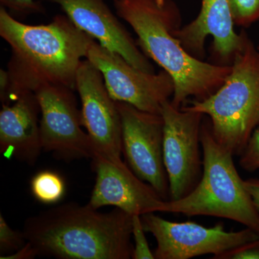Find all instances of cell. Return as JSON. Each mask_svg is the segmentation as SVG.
Segmentation results:
<instances>
[{
	"mask_svg": "<svg viewBox=\"0 0 259 259\" xmlns=\"http://www.w3.org/2000/svg\"><path fill=\"white\" fill-rule=\"evenodd\" d=\"M0 36L11 48L7 66L8 105L23 94L35 93L44 85L76 90L78 69L95 40L66 15H56L46 25H28L15 19L3 6Z\"/></svg>",
	"mask_w": 259,
	"mask_h": 259,
	"instance_id": "1",
	"label": "cell"
},
{
	"mask_svg": "<svg viewBox=\"0 0 259 259\" xmlns=\"http://www.w3.org/2000/svg\"><path fill=\"white\" fill-rule=\"evenodd\" d=\"M132 214L101 212L68 202L28 218L23 233L37 256L59 259L132 258Z\"/></svg>",
	"mask_w": 259,
	"mask_h": 259,
	"instance_id": "2",
	"label": "cell"
},
{
	"mask_svg": "<svg viewBox=\"0 0 259 259\" xmlns=\"http://www.w3.org/2000/svg\"><path fill=\"white\" fill-rule=\"evenodd\" d=\"M116 14L132 27L137 44L148 58L175 81L174 106L181 108L189 97L203 100L222 86L231 65H215L194 57L175 35L181 16L171 0H113Z\"/></svg>",
	"mask_w": 259,
	"mask_h": 259,
	"instance_id": "3",
	"label": "cell"
},
{
	"mask_svg": "<svg viewBox=\"0 0 259 259\" xmlns=\"http://www.w3.org/2000/svg\"><path fill=\"white\" fill-rule=\"evenodd\" d=\"M200 139L203 156L200 182L184 198L166 201L163 212L226 218L259 234V212L238 175L234 156L214 139L207 116L202 120Z\"/></svg>",
	"mask_w": 259,
	"mask_h": 259,
	"instance_id": "4",
	"label": "cell"
},
{
	"mask_svg": "<svg viewBox=\"0 0 259 259\" xmlns=\"http://www.w3.org/2000/svg\"><path fill=\"white\" fill-rule=\"evenodd\" d=\"M217 91L181 108L209 117L213 136L233 156H241L259 125V50L247 37Z\"/></svg>",
	"mask_w": 259,
	"mask_h": 259,
	"instance_id": "5",
	"label": "cell"
},
{
	"mask_svg": "<svg viewBox=\"0 0 259 259\" xmlns=\"http://www.w3.org/2000/svg\"><path fill=\"white\" fill-rule=\"evenodd\" d=\"M163 155L168 183L169 200L190 194L203 173L200 133L204 117L201 112L174 106L171 100L162 105Z\"/></svg>",
	"mask_w": 259,
	"mask_h": 259,
	"instance_id": "6",
	"label": "cell"
},
{
	"mask_svg": "<svg viewBox=\"0 0 259 259\" xmlns=\"http://www.w3.org/2000/svg\"><path fill=\"white\" fill-rule=\"evenodd\" d=\"M86 59L101 72L109 94L115 101L161 115L162 105L175 93V81L165 70L158 74L141 71L97 40L89 48Z\"/></svg>",
	"mask_w": 259,
	"mask_h": 259,
	"instance_id": "7",
	"label": "cell"
},
{
	"mask_svg": "<svg viewBox=\"0 0 259 259\" xmlns=\"http://www.w3.org/2000/svg\"><path fill=\"white\" fill-rule=\"evenodd\" d=\"M141 220L145 231L156 238L155 259H190L207 254L215 256L259 238L258 233L248 228L228 232L223 223L208 228L190 221L171 222L154 212L142 214Z\"/></svg>",
	"mask_w": 259,
	"mask_h": 259,
	"instance_id": "8",
	"label": "cell"
},
{
	"mask_svg": "<svg viewBox=\"0 0 259 259\" xmlns=\"http://www.w3.org/2000/svg\"><path fill=\"white\" fill-rule=\"evenodd\" d=\"M74 90L63 85L47 84L35 92L41 115L42 151L64 161L92 159L95 152L88 133L81 128V110Z\"/></svg>",
	"mask_w": 259,
	"mask_h": 259,
	"instance_id": "9",
	"label": "cell"
},
{
	"mask_svg": "<svg viewBox=\"0 0 259 259\" xmlns=\"http://www.w3.org/2000/svg\"><path fill=\"white\" fill-rule=\"evenodd\" d=\"M122 121V153L131 169L169 200V183L163 162V117L117 102Z\"/></svg>",
	"mask_w": 259,
	"mask_h": 259,
	"instance_id": "10",
	"label": "cell"
},
{
	"mask_svg": "<svg viewBox=\"0 0 259 259\" xmlns=\"http://www.w3.org/2000/svg\"><path fill=\"white\" fill-rule=\"evenodd\" d=\"M76 90L81 100V124L95 151L112 159L121 158L120 112L109 94L101 72L88 59L81 61L78 69Z\"/></svg>",
	"mask_w": 259,
	"mask_h": 259,
	"instance_id": "11",
	"label": "cell"
},
{
	"mask_svg": "<svg viewBox=\"0 0 259 259\" xmlns=\"http://www.w3.org/2000/svg\"><path fill=\"white\" fill-rule=\"evenodd\" d=\"M93 168L96 181L89 204L99 209L114 206L135 215L163 212L164 200L154 188L136 176L121 158L112 159L95 151Z\"/></svg>",
	"mask_w": 259,
	"mask_h": 259,
	"instance_id": "12",
	"label": "cell"
},
{
	"mask_svg": "<svg viewBox=\"0 0 259 259\" xmlns=\"http://www.w3.org/2000/svg\"><path fill=\"white\" fill-rule=\"evenodd\" d=\"M59 5L80 30L102 47L123 57L141 71L154 73V68L113 14L105 0H44Z\"/></svg>",
	"mask_w": 259,
	"mask_h": 259,
	"instance_id": "13",
	"label": "cell"
},
{
	"mask_svg": "<svg viewBox=\"0 0 259 259\" xmlns=\"http://www.w3.org/2000/svg\"><path fill=\"white\" fill-rule=\"evenodd\" d=\"M234 25L229 0H202L198 16L175 33L186 50L199 59L204 55L206 39L211 35L214 54L223 65H228L248 37L244 31L236 33Z\"/></svg>",
	"mask_w": 259,
	"mask_h": 259,
	"instance_id": "14",
	"label": "cell"
},
{
	"mask_svg": "<svg viewBox=\"0 0 259 259\" xmlns=\"http://www.w3.org/2000/svg\"><path fill=\"white\" fill-rule=\"evenodd\" d=\"M40 105L35 93L18 97L13 104H3L0 111V153L33 166L42 151Z\"/></svg>",
	"mask_w": 259,
	"mask_h": 259,
	"instance_id": "15",
	"label": "cell"
},
{
	"mask_svg": "<svg viewBox=\"0 0 259 259\" xmlns=\"http://www.w3.org/2000/svg\"><path fill=\"white\" fill-rule=\"evenodd\" d=\"M30 188L37 201L48 204L57 203L66 192L64 179L50 170L38 172L32 177Z\"/></svg>",
	"mask_w": 259,
	"mask_h": 259,
	"instance_id": "16",
	"label": "cell"
},
{
	"mask_svg": "<svg viewBox=\"0 0 259 259\" xmlns=\"http://www.w3.org/2000/svg\"><path fill=\"white\" fill-rule=\"evenodd\" d=\"M233 23L249 26L259 20V0H229Z\"/></svg>",
	"mask_w": 259,
	"mask_h": 259,
	"instance_id": "17",
	"label": "cell"
},
{
	"mask_svg": "<svg viewBox=\"0 0 259 259\" xmlns=\"http://www.w3.org/2000/svg\"><path fill=\"white\" fill-rule=\"evenodd\" d=\"M26 243L23 232L13 230L0 214V257L15 253Z\"/></svg>",
	"mask_w": 259,
	"mask_h": 259,
	"instance_id": "18",
	"label": "cell"
},
{
	"mask_svg": "<svg viewBox=\"0 0 259 259\" xmlns=\"http://www.w3.org/2000/svg\"><path fill=\"white\" fill-rule=\"evenodd\" d=\"M141 215L135 214L132 219V236L134 240L132 258L155 259L154 253L148 245Z\"/></svg>",
	"mask_w": 259,
	"mask_h": 259,
	"instance_id": "19",
	"label": "cell"
},
{
	"mask_svg": "<svg viewBox=\"0 0 259 259\" xmlns=\"http://www.w3.org/2000/svg\"><path fill=\"white\" fill-rule=\"evenodd\" d=\"M240 156L239 164L244 171L254 172L259 169V125L253 131Z\"/></svg>",
	"mask_w": 259,
	"mask_h": 259,
	"instance_id": "20",
	"label": "cell"
},
{
	"mask_svg": "<svg viewBox=\"0 0 259 259\" xmlns=\"http://www.w3.org/2000/svg\"><path fill=\"white\" fill-rule=\"evenodd\" d=\"M1 6L19 16L45 13V9L40 2L35 0H0Z\"/></svg>",
	"mask_w": 259,
	"mask_h": 259,
	"instance_id": "21",
	"label": "cell"
},
{
	"mask_svg": "<svg viewBox=\"0 0 259 259\" xmlns=\"http://www.w3.org/2000/svg\"><path fill=\"white\" fill-rule=\"evenodd\" d=\"M212 259H259V238L212 256Z\"/></svg>",
	"mask_w": 259,
	"mask_h": 259,
	"instance_id": "22",
	"label": "cell"
},
{
	"mask_svg": "<svg viewBox=\"0 0 259 259\" xmlns=\"http://www.w3.org/2000/svg\"><path fill=\"white\" fill-rule=\"evenodd\" d=\"M37 256L36 250L30 243L27 242L20 249L12 254L0 257L1 259H32Z\"/></svg>",
	"mask_w": 259,
	"mask_h": 259,
	"instance_id": "23",
	"label": "cell"
},
{
	"mask_svg": "<svg viewBox=\"0 0 259 259\" xmlns=\"http://www.w3.org/2000/svg\"><path fill=\"white\" fill-rule=\"evenodd\" d=\"M245 189L248 191L255 208L259 212V180L258 179H248L244 180Z\"/></svg>",
	"mask_w": 259,
	"mask_h": 259,
	"instance_id": "24",
	"label": "cell"
},
{
	"mask_svg": "<svg viewBox=\"0 0 259 259\" xmlns=\"http://www.w3.org/2000/svg\"><path fill=\"white\" fill-rule=\"evenodd\" d=\"M9 75L7 70H0V100L2 103L6 104L9 90Z\"/></svg>",
	"mask_w": 259,
	"mask_h": 259,
	"instance_id": "25",
	"label": "cell"
},
{
	"mask_svg": "<svg viewBox=\"0 0 259 259\" xmlns=\"http://www.w3.org/2000/svg\"><path fill=\"white\" fill-rule=\"evenodd\" d=\"M257 49H258V50H259V47H258V48H257Z\"/></svg>",
	"mask_w": 259,
	"mask_h": 259,
	"instance_id": "26",
	"label": "cell"
}]
</instances>
